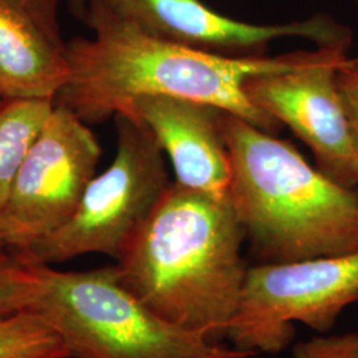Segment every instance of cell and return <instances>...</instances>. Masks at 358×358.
<instances>
[{"instance_id":"cell-1","label":"cell","mask_w":358,"mask_h":358,"mask_svg":"<svg viewBox=\"0 0 358 358\" xmlns=\"http://www.w3.org/2000/svg\"><path fill=\"white\" fill-rule=\"evenodd\" d=\"M83 17L93 38L68 41L71 76L55 103L85 124L124 113L143 96H174L214 105L275 134L282 125L248 100L245 83L307 64L316 52L227 59L192 51L148 34L106 0H88Z\"/></svg>"},{"instance_id":"cell-2","label":"cell","mask_w":358,"mask_h":358,"mask_svg":"<svg viewBox=\"0 0 358 358\" xmlns=\"http://www.w3.org/2000/svg\"><path fill=\"white\" fill-rule=\"evenodd\" d=\"M229 198L171 182L117 259L120 282L161 319L222 343L248 266Z\"/></svg>"},{"instance_id":"cell-3","label":"cell","mask_w":358,"mask_h":358,"mask_svg":"<svg viewBox=\"0 0 358 358\" xmlns=\"http://www.w3.org/2000/svg\"><path fill=\"white\" fill-rule=\"evenodd\" d=\"M231 205L260 263L358 252V189L325 177L289 142L224 112Z\"/></svg>"},{"instance_id":"cell-4","label":"cell","mask_w":358,"mask_h":358,"mask_svg":"<svg viewBox=\"0 0 358 358\" xmlns=\"http://www.w3.org/2000/svg\"><path fill=\"white\" fill-rule=\"evenodd\" d=\"M32 312L59 334L71 358H255L161 319L122 285L115 266L60 271L40 264Z\"/></svg>"},{"instance_id":"cell-5","label":"cell","mask_w":358,"mask_h":358,"mask_svg":"<svg viewBox=\"0 0 358 358\" xmlns=\"http://www.w3.org/2000/svg\"><path fill=\"white\" fill-rule=\"evenodd\" d=\"M115 155L94 176L63 226L22 248L31 263L52 266L78 256L118 259L171 183L164 152L153 133L133 113L115 115Z\"/></svg>"},{"instance_id":"cell-6","label":"cell","mask_w":358,"mask_h":358,"mask_svg":"<svg viewBox=\"0 0 358 358\" xmlns=\"http://www.w3.org/2000/svg\"><path fill=\"white\" fill-rule=\"evenodd\" d=\"M358 300V252L248 267L227 340L244 350L278 355L294 322L328 333Z\"/></svg>"},{"instance_id":"cell-7","label":"cell","mask_w":358,"mask_h":358,"mask_svg":"<svg viewBox=\"0 0 358 358\" xmlns=\"http://www.w3.org/2000/svg\"><path fill=\"white\" fill-rule=\"evenodd\" d=\"M101 157L96 136L78 115L55 103L13 182L0 220L22 248L63 226L76 210Z\"/></svg>"},{"instance_id":"cell-8","label":"cell","mask_w":358,"mask_h":358,"mask_svg":"<svg viewBox=\"0 0 358 358\" xmlns=\"http://www.w3.org/2000/svg\"><path fill=\"white\" fill-rule=\"evenodd\" d=\"M350 45L317 47L307 64L250 77L245 94L307 145L325 177L358 189V158L338 90V73L350 59Z\"/></svg>"},{"instance_id":"cell-9","label":"cell","mask_w":358,"mask_h":358,"mask_svg":"<svg viewBox=\"0 0 358 358\" xmlns=\"http://www.w3.org/2000/svg\"><path fill=\"white\" fill-rule=\"evenodd\" d=\"M106 1L155 38L227 59L267 56L271 43L279 38H307L317 47L353 41L352 31L327 13L284 24H252L217 13L201 0Z\"/></svg>"},{"instance_id":"cell-10","label":"cell","mask_w":358,"mask_h":358,"mask_svg":"<svg viewBox=\"0 0 358 358\" xmlns=\"http://www.w3.org/2000/svg\"><path fill=\"white\" fill-rule=\"evenodd\" d=\"M124 113L137 115L153 133L171 159L177 183L229 198L232 169L223 131L224 110L190 99L143 96Z\"/></svg>"},{"instance_id":"cell-11","label":"cell","mask_w":358,"mask_h":358,"mask_svg":"<svg viewBox=\"0 0 358 358\" xmlns=\"http://www.w3.org/2000/svg\"><path fill=\"white\" fill-rule=\"evenodd\" d=\"M60 0H0V93L6 101L56 100L71 76Z\"/></svg>"},{"instance_id":"cell-12","label":"cell","mask_w":358,"mask_h":358,"mask_svg":"<svg viewBox=\"0 0 358 358\" xmlns=\"http://www.w3.org/2000/svg\"><path fill=\"white\" fill-rule=\"evenodd\" d=\"M50 100H15L0 106V214L29 148L51 115Z\"/></svg>"},{"instance_id":"cell-13","label":"cell","mask_w":358,"mask_h":358,"mask_svg":"<svg viewBox=\"0 0 358 358\" xmlns=\"http://www.w3.org/2000/svg\"><path fill=\"white\" fill-rule=\"evenodd\" d=\"M0 358H71L59 334L32 310L0 319Z\"/></svg>"},{"instance_id":"cell-14","label":"cell","mask_w":358,"mask_h":358,"mask_svg":"<svg viewBox=\"0 0 358 358\" xmlns=\"http://www.w3.org/2000/svg\"><path fill=\"white\" fill-rule=\"evenodd\" d=\"M41 289L40 264L0 247V319L32 310Z\"/></svg>"},{"instance_id":"cell-15","label":"cell","mask_w":358,"mask_h":358,"mask_svg":"<svg viewBox=\"0 0 358 358\" xmlns=\"http://www.w3.org/2000/svg\"><path fill=\"white\" fill-rule=\"evenodd\" d=\"M294 358H358V333L316 336L294 346Z\"/></svg>"},{"instance_id":"cell-16","label":"cell","mask_w":358,"mask_h":358,"mask_svg":"<svg viewBox=\"0 0 358 358\" xmlns=\"http://www.w3.org/2000/svg\"><path fill=\"white\" fill-rule=\"evenodd\" d=\"M338 90H340L341 101L345 110L350 140L358 158V85L352 83L344 75H341V71H340Z\"/></svg>"},{"instance_id":"cell-17","label":"cell","mask_w":358,"mask_h":358,"mask_svg":"<svg viewBox=\"0 0 358 358\" xmlns=\"http://www.w3.org/2000/svg\"><path fill=\"white\" fill-rule=\"evenodd\" d=\"M341 75L349 78L352 83L358 85V57H350L348 64L341 69Z\"/></svg>"},{"instance_id":"cell-18","label":"cell","mask_w":358,"mask_h":358,"mask_svg":"<svg viewBox=\"0 0 358 358\" xmlns=\"http://www.w3.org/2000/svg\"><path fill=\"white\" fill-rule=\"evenodd\" d=\"M13 245L11 232L7 229V226L0 220V247H8L11 248Z\"/></svg>"},{"instance_id":"cell-19","label":"cell","mask_w":358,"mask_h":358,"mask_svg":"<svg viewBox=\"0 0 358 358\" xmlns=\"http://www.w3.org/2000/svg\"><path fill=\"white\" fill-rule=\"evenodd\" d=\"M87 3H88V0H71L72 11H75L77 16H84L85 10H87Z\"/></svg>"},{"instance_id":"cell-20","label":"cell","mask_w":358,"mask_h":358,"mask_svg":"<svg viewBox=\"0 0 358 358\" xmlns=\"http://www.w3.org/2000/svg\"><path fill=\"white\" fill-rule=\"evenodd\" d=\"M4 103H6V100L3 99V96H1V93H0V106H1Z\"/></svg>"},{"instance_id":"cell-21","label":"cell","mask_w":358,"mask_h":358,"mask_svg":"<svg viewBox=\"0 0 358 358\" xmlns=\"http://www.w3.org/2000/svg\"><path fill=\"white\" fill-rule=\"evenodd\" d=\"M356 1H357V3H358V0H356Z\"/></svg>"}]
</instances>
